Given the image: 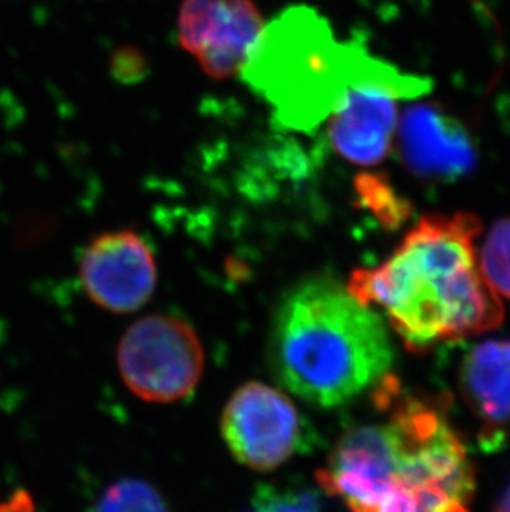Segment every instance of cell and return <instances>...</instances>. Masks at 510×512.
Returning a JSON list of instances; mask_svg holds the SVG:
<instances>
[{
    "mask_svg": "<svg viewBox=\"0 0 510 512\" xmlns=\"http://www.w3.org/2000/svg\"><path fill=\"white\" fill-rule=\"evenodd\" d=\"M270 362L285 388L315 405H343L393 362L390 335L376 312L330 279H312L280 305Z\"/></svg>",
    "mask_w": 510,
    "mask_h": 512,
    "instance_id": "cell-3",
    "label": "cell"
},
{
    "mask_svg": "<svg viewBox=\"0 0 510 512\" xmlns=\"http://www.w3.org/2000/svg\"><path fill=\"white\" fill-rule=\"evenodd\" d=\"M426 80L401 75L381 62L353 82L328 115V140L343 160L361 168L378 166L395 145L401 98L419 97Z\"/></svg>",
    "mask_w": 510,
    "mask_h": 512,
    "instance_id": "cell-5",
    "label": "cell"
},
{
    "mask_svg": "<svg viewBox=\"0 0 510 512\" xmlns=\"http://www.w3.org/2000/svg\"><path fill=\"white\" fill-rule=\"evenodd\" d=\"M221 426L234 458L255 471L279 468L302 440V420L294 403L259 382L246 383L232 395Z\"/></svg>",
    "mask_w": 510,
    "mask_h": 512,
    "instance_id": "cell-7",
    "label": "cell"
},
{
    "mask_svg": "<svg viewBox=\"0 0 510 512\" xmlns=\"http://www.w3.org/2000/svg\"><path fill=\"white\" fill-rule=\"evenodd\" d=\"M386 420L348 431L318 481L352 512H471L476 474L461 436L438 406L381 378Z\"/></svg>",
    "mask_w": 510,
    "mask_h": 512,
    "instance_id": "cell-1",
    "label": "cell"
},
{
    "mask_svg": "<svg viewBox=\"0 0 510 512\" xmlns=\"http://www.w3.org/2000/svg\"><path fill=\"white\" fill-rule=\"evenodd\" d=\"M477 264L492 292L510 300V216L492 226Z\"/></svg>",
    "mask_w": 510,
    "mask_h": 512,
    "instance_id": "cell-13",
    "label": "cell"
},
{
    "mask_svg": "<svg viewBox=\"0 0 510 512\" xmlns=\"http://www.w3.org/2000/svg\"><path fill=\"white\" fill-rule=\"evenodd\" d=\"M264 27L254 0H184L178 40L207 77L227 80L241 75Z\"/></svg>",
    "mask_w": 510,
    "mask_h": 512,
    "instance_id": "cell-8",
    "label": "cell"
},
{
    "mask_svg": "<svg viewBox=\"0 0 510 512\" xmlns=\"http://www.w3.org/2000/svg\"><path fill=\"white\" fill-rule=\"evenodd\" d=\"M118 363L131 392L143 400L169 403L193 393L203 375L204 353L184 320L150 315L123 335Z\"/></svg>",
    "mask_w": 510,
    "mask_h": 512,
    "instance_id": "cell-6",
    "label": "cell"
},
{
    "mask_svg": "<svg viewBox=\"0 0 510 512\" xmlns=\"http://www.w3.org/2000/svg\"><path fill=\"white\" fill-rule=\"evenodd\" d=\"M355 191L361 206L371 211L385 228H398L411 216L408 201L400 198L383 174H358Z\"/></svg>",
    "mask_w": 510,
    "mask_h": 512,
    "instance_id": "cell-12",
    "label": "cell"
},
{
    "mask_svg": "<svg viewBox=\"0 0 510 512\" xmlns=\"http://www.w3.org/2000/svg\"><path fill=\"white\" fill-rule=\"evenodd\" d=\"M83 287L93 302L116 314L135 312L156 289V261L135 231L105 232L95 237L80 262Z\"/></svg>",
    "mask_w": 510,
    "mask_h": 512,
    "instance_id": "cell-9",
    "label": "cell"
},
{
    "mask_svg": "<svg viewBox=\"0 0 510 512\" xmlns=\"http://www.w3.org/2000/svg\"><path fill=\"white\" fill-rule=\"evenodd\" d=\"M395 143L403 165L419 178L449 181L476 166V146L466 126L438 103L406 108Z\"/></svg>",
    "mask_w": 510,
    "mask_h": 512,
    "instance_id": "cell-10",
    "label": "cell"
},
{
    "mask_svg": "<svg viewBox=\"0 0 510 512\" xmlns=\"http://www.w3.org/2000/svg\"><path fill=\"white\" fill-rule=\"evenodd\" d=\"M499 512H510V489L507 491L506 499L502 501L501 511Z\"/></svg>",
    "mask_w": 510,
    "mask_h": 512,
    "instance_id": "cell-17",
    "label": "cell"
},
{
    "mask_svg": "<svg viewBox=\"0 0 510 512\" xmlns=\"http://www.w3.org/2000/svg\"><path fill=\"white\" fill-rule=\"evenodd\" d=\"M0 512H35L34 501L29 493L17 491L0 503Z\"/></svg>",
    "mask_w": 510,
    "mask_h": 512,
    "instance_id": "cell-15",
    "label": "cell"
},
{
    "mask_svg": "<svg viewBox=\"0 0 510 512\" xmlns=\"http://www.w3.org/2000/svg\"><path fill=\"white\" fill-rule=\"evenodd\" d=\"M115 67L120 68L118 73H116L120 78L123 77L126 68H131L133 77H136L138 75V68H143V60H140V57L135 52H130V54L128 52H121L120 57L115 62Z\"/></svg>",
    "mask_w": 510,
    "mask_h": 512,
    "instance_id": "cell-16",
    "label": "cell"
},
{
    "mask_svg": "<svg viewBox=\"0 0 510 512\" xmlns=\"http://www.w3.org/2000/svg\"><path fill=\"white\" fill-rule=\"evenodd\" d=\"M95 512H171L168 504L150 484L123 479L106 489Z\"/></svg>",
    "mask_w": 510,
    "mask_h": 512,
    "instance_id": "cell-14",
    "label": "cell"
},
{
    "mask_svg": "<svg viewBox=\"0 0 510 512\" xmlns=\"http://www.w3.org/2000/svg\"><path fill=\"white\" fill-rule=\"evenodd\" d=\"M459 385L484 425L496 428L510 423V339L472 348L462 362Z\"/></svg>",
    "mask_w": 510,
    "mask_h": 512,
    "instance_id": "cell-11",
    "label": "cell"
},
{
    "mask_svg": "<svg viewBox=\"0 0 510 512\" xmlns=\"http://www.w3.org/2000/svg\"><path fill=\"white\" fill-rule=\"evenodd\" d=\"M378 65L360 47L340 44L317 10L297 5L265 24L241 75L282 125L308 131Z\"/></svg>",
    "mask_w": 510,
    "mask_h": 512,
    "instance_id": "cell-4",
    "label": "cell"
},
{
    "mask_svg": "<svg viewBox=\"0 0 510 512\" xmlns=\"http://www.w3.org/2000/svg\"><path fill=\"white\" fill-rule=\"evenodd\" d=\"M476 214H429L381 266L358 269L348 292L385 310L406 347L467 339L504 320L501 299L486 284L476 256Z\"/></svg>",
    "mask_w": 510,
    "mask_h": 512,
    "instance_id": "cell-2",
    "label": "cell"
}]
</instances>
